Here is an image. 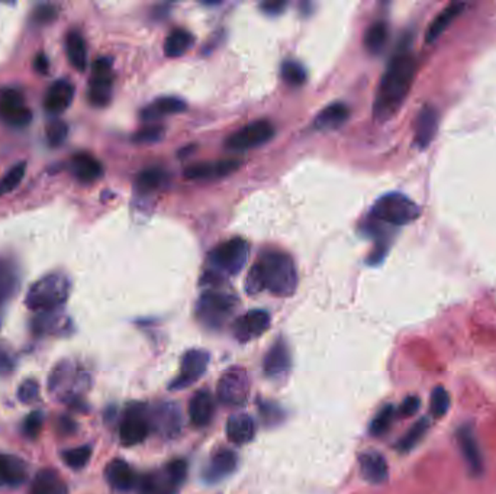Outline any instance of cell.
I'll return each instance as SVG.
<instances>
[{
    "mask_svg": "<svg viewBox=\"0 0 496 494\" xmlns=\"http://www.w3.org/2000/svg\"><path fill=\"white\" fill-rule=\"evenodd\" d=\"M291 364V351H289L287 344L283 340H277L264 357L263 369L267 377L277 379L287 374Z\"/></svg>",
    "mask_w": 496,
    "mask_h": 494,
    "instance_id": "obj_18",
    "label": "cell"
},
{
    "mask_svg": "<svg viewBox=\"0 0 496 494\" xmlns=\"http://www.w3.org/2000/svg\"><path fill=\"white\" fill-rule=\"evenodd\" d=\"M105 477L108 484L120 493H127L130 490H133L137 483L138 478L134 473V470L131 468V466L128 463H125L123 460H112L105 470Z\"/></svg>",
    "mask_w": 496,
    "mask_h": 494,
    "instance_id": "obj_21",
    "label": "cell"
},
{
    "mask_svg": "<svg viewBox=\"0 0 496 494\" xmlns=\"http://www.w3.org/2000/svg\"><path fill=\"white\" fill-rule=\"evenodd\" d=\"M187 475V463L173 460L140 481V494H177Z\"/></svg>",
    "mask_w": 496,
    "mask_h": 494,
    "instance_id": "obj_6",
    "label": "cell"
},
{
    "mask_svg": "<svg viewBox=\"0 0 496 494\" xmlns=\"http://www.w3.org/2000/svg\"><path fill=\"white\" fill-rule=\"evenodd\" d=\"M215 414V401L210 391L200 390L193 394L189 403V416L195 426L203 428L210 425Z\"/></svg>",
    "mask_w": 496,
    "mask_h": 494,
    "instance_id": "obj_24",
    "label": "cell"
},
{
    "mask_svg": "<svg viewBox=\"0 0 496 494\" xmlns=\"http://www.w3.org/2000/svg\"><path fill=\"white\" fill-rule=\"evenodd\" d=\"M451 400L448 391L443 386H437L433 393H431V400H430V411L433 418L440 419L447 415V411L450 409Z\"/></svg>",
    "mask_w": 496,
    "mask_h": 494,
    "instance_id": "obj_43",
    "label": "cell"
},
{
    "mask_svg": "<svg viewBox=\"0 0 496 494\" xmlns=\"http://www.w3.org/2000/svg\"><path fill=\"white\" fill-rule=\"evenodd\" d=\"M25 173H26L25 161H19L14 167H11L6 172V174L0 179V197L14 191L19 186V183L24 180Z\"/></svg>",
    "mask_w": 496,
    "mask_h": 494,
    "instance_id": "obj_40",
    "label": "cell"
},
{
    "mask_svg": "<svg viewBox=\"0 0 496 494\" xmlns=\"http://www.w3.org/2000/svg\"><path fill=\"white\" fill-rule=\"evenodd\" d=\"M39 396V384L33 379H26L18 389V399L25 404L33 403Z\"/></svg>",
    "mask_w": 496,
    "mask_h": 494,
    "instance_id": "obj_46",
    "label": "cell"
},
{
    "mask_svg": "<svg viewBox=\"0 0 496 494\" xmlns=\"http://www.w3.org/2000/svg\"><path fill=\"white\" fill-rule=\"evenodd\" d=\"M150 419L141 404H134L127 410L119 426V439L122 445L134 446L144 442L150 433Z\"/></svg>",
    "mask_w": 496,
    "mask_h": 494,
    "instance_id": "obj_11",
    "label": "cell"
},
{
    "mask_svg": "<svg viewBox=\"0 0 496 494\" xmlns=\"http://www.w3.org/2000/svg\"><path fill=\"white\" fill-rule=\"evenodd\" d=\"M29 494H68V488L56 471L43 470L35 475Z\"/></svg>",
    "mask_w": 496,
    "mask_h": 494,
    "instance_id": "obj_32",
    "label": "cell"
},
{
    "mask_svg": "<svg viewBox=\"0 0 496 494\" xmlns=\"http://www.w3.org/2000/svg\"><path fill=\"white\" fill-rule=\"evenodd\" d=\"M238 300L228 293L206 292L196 303V316L202 325L211 329L221 327L234 313Z\"/></svg>",
    "mask_w": 496,
    "mask_h": 494,
    "instance_id": "obj_7",
    "label": "cell"
},
{
    "mask_svg": "<svg viewBox=\"0 0 496 494\" xmlns=\"http://www.w3.org/2000/svg\"><path fill=\"white\" fill-rule=\"evenodd\" d=\"M193 46V35L185 28L173 29L164 43V54L170 58H177L186 54Z\"/></svg>",
    "mask_w": 496,
    "mask_h": 494,
    "instance_id": "obj_34",
    "label": "cell"
},
{
    "mask_svg": "<svg viewBox=\"0 0 496 494\" xmlns=\"http://www.w3.org/2000/svg\"><path fill=\"white\" fill-rule=\"evenodd\" d=\"M70 296V280L63 273H51L39 278L26 293L25 305L36 313H53L66 305Z\"/></svg>",
    "mask_w": 496,
    "mask_h": 494,
    "instance_id": "obj_3",
    "label": "cell"
},
{
    "mask_svg": "<svg viewBox=\"0 0 496 494\" xmlns=\"http://www.w3.org/2000/svg\"><path fill=\"white\" fill-rule=\"evenodd\" d=\"M238 464L235 452L231 449H218L212 456L210 464L203 471V478L208 483H219L221 480L229 477Z\"/></svg>",
    "mask_w": 496,
    "mask_h": 494,
    "instance_id": "obj_19",
    "label": "cell"
},
{
    "mask_svg": "<svg viewBox=\"0 0 496 494\" xmlns=\"http://www.w3.org/2000/svg\"><path fill=\"white\" fill-rule=\"evenodd\" d=\"M395 415H396V410L392 404L383 406L379 410V414L373 418V421H371V424H370V428H368L370 435L375 436V438L383 436L391 429L393 419H395Z\"/></svg>",
    "mask_w": 496,
    "mask_h": 494,
    "instance_id": "obj_39",
    "label": "cell"
},
{
    "mask_svg": "<svg viewBox=\"0 0 496 494\" xmlns=\"http://www.w3.org/2000/svg\"><path fill=\"white\" fill-rule=\"evenodd\" d=\"M370 216L378 222L403 226L421 216V208L402 193H388L373 204Z\"/></svg>",
    "mask_w": 496,
    "mask_h": 494,
    "instance_id": "obj_4",
    "label": "cell"
},
{
    "mask_svg": "<svg viewBox=\"0 0 496 494\" xmlns=\"http://www.w3.org/2000/svg\"><path fill=\"white\" fill-rule=\"evenodd\" d=\"M298 289V270L291 256L283 251L262 253L247 277V292L267 290L277 298L292 296Z\"/></svg>",
    "mask_w": 496,
    "mask_h": 494,
    "instance_id": "obj_2",
    "label": "cell"
},
{
    "mask_svg": "<svg viewBox=\"0 0 496 494\" xmlns=\"http://www.w3.org/2000/svg\"><path fill=\"white\" fill-rule=\"evenodd\" d=\"M360 474L370 484H382L389 477V467L381 452L367 451L358 458Z\"/></svg>",
    "mask_w": 496,
    "mask_h": 494,
    "instance_id": "obj_20",
    "label": "cell"
},
{
    "mask_svg": "<svg viewBox=\"0 0 496 494\" xmlns=\"http://www.w3.org/2000/svg\"><path fill=\"white\" fill-rule=\"evenodd\" d=\"M60 431L64 435H71L73 432H76V424L74 421L68 419V418H61L60 419Z\"/></svg>",
    "mask_w": 496,
    "mask_h": 494,
    "instance_id": "obj_53",
    "label": "cell"
},
{
    "mask_svg": "<svg viewBox=\"0 0 496 494\" xmlns=\"http://www.w3.org/2000/svg\"><path fill=\"white\" fill-rule=\"evenodd\" d=\"M274 137V127L269 120H256L242 127L227 140V148L231 151H247L269 142Z\"/></svg>",
    "mask_w": 496,
    "mask_h": 494,
    "instance_id": "obj_10",
    "label": "cell"
},
{
    "mask_svg": "<svg viewBox=\"0 0 496 494\" xmlns=\"http://www.w3.org/2000/svg\"><path fill=\"white\" fill-rule=\"evenodd\" d=\"M218 399L228 407L245 403L250 394V377L242 367H231L221 376L217 387Z\"/></svg>",
    "mask_w": 496,
    "mask_h": 494,
    "instance_id": "obj_8",
    "label": "cell"
},
{
    "mask_svg": "<svg viewBox=\"0 0 496 494\" xmlns=\"http://www.w3.org/2000/svg\"><path fill=\"white\" fill-rule=\"evenodd\" d=\"M389 29L385 22H375L364 35V46L370 54H381L388 43Z\"/></svg>",
    "mask_w": 496,
    "mask_h": 494,
    "instance_id": "obj_36",
    "label": "cell"
},
{
    "mask_svg": "<svg viewBox=\"0 0 496 494\" xmlns=\"http://www.w3.org/2000/svg\"><path fill=\"white\" fill-rule=\"evenodd\" d=\"M68 135V127L63 120H53L47 127V141L51 147H60Z\"/></svg>",
    "mask_w": 496,
    "mask_h": 494,
    "instance_id": "obj_44",
    "label": "cell"
},
{
    "mask_svg": "<svg viewBox=\"0 0 496 494\" xmlns=\"http://www.w3.org/2000/svg\"><path fill=\"white\" fill-rule=\"evenodd\" d=\"M154 422L160 433L165 436H175L180 431V410L176 407V404L164 403L155 410Z\"/></svg>",
    "mask_w": 496,
    "mask_h": 494,
    "instance_id": "obj_28",
    "label": "cell"
},
{
    "mask_svg": "<svg viewBox=\"0 0 496 494\" xmlns=\"http://www.w3.org/2000/svg\"><path fill=\"white\" fill-rule=\"evenodd\" d=\"M239 167L237 159H222L215 162H200L193 164L185 170V177L190 180H212L229 176Z\"/></svg>",
    "mask_w": 496,
    "mask_h": 494,
    "instance_id": "obj_17",
    "label": "cell"
},
{
    "mask_svg": "<svg viewBox=\"0 0 496 494\" xmlns=\"http://www.w3.org/2000/svg\"><path fill=\"white\" fill-rule=\"evenodd\" d=\"M91 457H92V448L89 445L77 446L63 452L64 464L73 470H81L83 467H86L88 463L91 461Z\"/></svg>",
    "mask_w": 496,
    "mask_h": 494,
    "instance_id": "obj_42",
    "label": "cell"
},
{
    "mask_svg": "<svg viewBox=\"0 0 496 494\" xmlns=\"http://www.w3.org/2000/svg\"><path fill=\"white\" fill-rule=\"evenodd\" d=\"M162 137H164V128L153 125L135 132V135L133 137V141L137 144H154L161 141Z\"/></svg>",
    "mask_w": 496,
    "mask_h": 494,
    "instance_id": "obj_45",
    "label": "cell"
},
{
    "mask_svg": "<svg viewBox=\"0 0 496 494\" xmlns=\"http://www.w3.org/2000/svg\"><path fill=\"white\" fill-rule=\"evenodd\" d=\"M74 99V86L68 80H57L48 89L46 99H44V107L50 115H60L64 110H67Z\"/></svg>",
    "mask_w": 496,
    "mask_h": 494,
    "instance_id": "obj_22",
    "label": "cell"
},
{
    "mask_svg": "<svg viewBox=\"0 0 496 494\" xmlns=\"http://www.w3.org/2000/svg\"><path fill=\"white\" fill-rule=\"evenodd\" d=\"M33 67L38 73L47 74L48 73V58L44 54H38L35 61H33Z\"/></svg>",
    "mask_w": 496,
    "mask_h": 494,
    "instance_id": "obj_52",
    "label": "cell"
},
{
    "mask_svg": "<svg viewBox=\"0 0 496 494\" xmlns=\"http://www.w3.org/2000/svg\"><path fill=\"white\" fill-rule=\"evenodd\" d=\"M465 4H451L443 12H440V15L433 21L431 26L427 31V43H434V41L450 26L453 21L465 12Z\"/></svg>",
    "mask_w": 496,
    "mask_h": 494,
    "instance_id": "obj_35",
    "label": "cell"
},
{
    "mask_svg": "<svg viewBox=\"0 0 496 494\" xmlns=\"http://www.w3.org/2000/svg\"><path fill=\"white\" fill-rule=\"evenodd\" d=\"M0 119L12 128H25L32 120V112L26 106L21 92L6 89L0 92Z\"/></svg>",
    "mask_w": 496,
    "mask_h": 494,
    "instance_id": "obj_13",
    "label": "cell"
},
{
    "mask_svg": "<svg viewBox=\"0 0 496 494\" xmlns=\"http://www.w3.org/2000/svg\"><path fill=\"white\" fill-rule=\"evenodd\" d=\"M456 439L470 474L473 477L482 475L485 471V463L473 428L470 425L462 426L456 433Z\"/></svg>",
    "mask_w": 496,
    "mask_h": 494,
    "instance_id": "obj_16",
    "label": "cell"
},
{
    "mask_svg": "<svg viewBox=\"0 0 496 494\" xmlns=\"http://www.w3.org/2000/svg\"><path fill=\"white\" fill-rule=\"evenodd\" d=\"M430 429V422L427 418L420 419L415 425H413L396 443V449L401 452V454H406V452L412 451L415 448L427 435Z\"/></svg>",
    "mask_w": 496,
    "mask_h": 494,
    "instance_id": "obj_38",
    "label": "cell"
},
{
    "mask_svg": "<svg viewBox=\"0 0 496 494\" xmlns=\"http://www.w3.org/2000/svg\"><path fill=\"white\" fill-rule=\"evenodd\" d=\"M167 173L162 169L151 167L138 174L135 180V187L140 193H153L167 183Z\"/></svg>",
    "mask_w": 496,
    "mask_h": 494,
    "instance_id": "obj_37",
    "label": "cell"
},
{
    "mask_svg": "<svg viewBox=\"0 0 496 494\" xmlns=\"http://www.w3.org/2000/svg\"><path fill=\"white\" fill-rule=\"evenodd\" d=\"M227 436L234 445H245L256 436V424L252 416L232 415L227 424Z\"/></svg>",
    "mask_w": 496,
    "mask_h": 494,
    "instance_id": "obj_26",
    "label": "cell"
},
{
    "mask_svg": "<svg viewBox=\"0 0 496 494\" xmlns=\"http://www.w3.org/2000/svg\"><path fill=\"white\" fill-rule=\"evenodd\" d=\"M43 424H44V416L41 411H32V414L25 419V424H24V433L33 439L39 435L41 429H43Z\"/></svg>",
    "mask_w": 496,
    "mask_h": 494,
    "instance_id": "obj_47",
    "label": "cell"
},
{
    "mask_svg": "<svg viewBox=\"0 0 496 494\" xmlns=\"http://www.w3.org/2000/svg\"><path fill=\"white\" fill-rule=\"evenodd\" d=\"M281 77H283L286 85L299 88V86L305 85L308 74H306V70L302 64H299L298 61L289 60V61H284L281 65Z\"/></svg>",
    "mask_w": 496,
    "mask_h": 494,
    "instance_id": "obj_41",
    "label": "cell"
},
{
    "mask_svg": "<svg viewBox=\"0 0 496 494\" xmlns=\"http://www.w3.org/2000/svg\"><path fill=\"white\" fill-rule=\"evenodd\" d=\"M270 315L266 310H250L239 316L234 323V337L241 342L262 337L270 327Z\"/></svg>",
    "mask_w": 496,
    "mask_h": 494,
    "instance_id": "obj_15",
    "label": "cell"
},
{
    "mask_svg": "<svg viewBox=\"0 0 496 494\" xmlns=\"http://www.w3.org/2000/svg\"><path fill=\"white\" fill-rule=\"evenodd\" d=\"M210 352L203 350H190L187 351L180 364V373L172 382V390H183L192 384H195L208 369L210 365Z\"/></svg>",
    "mask_w": 496,
    "mask_h": 494,
    "instance_id": "obj_12",
    "label": "cell"
},
{
    "mask_svg": "<svg viewBox=\"0 0 496 494\" xmlns=\"http://www.w3.org/2000/svg\"><path fill=\"white\" fill-rule=\"evenodd\" d=\"M113 93V68L108 57L98 58L92 65L88 99L95 107H106Z\"/></svg>",
    "mask_w": 496,
    "mask_h": 494,
    "instance_id": "obj_9",
    "label": "cell"
},
{
    "mask_svg": "<svg viewBox=\"0 0 496 494\" xmlns=\"http://www.w3.org/2000/svg\"><path fill=\"white\" fill-rule=\"evenodd\" d=\"M19 274L16 266L6 258H0V305L8 302L18 292Z\"/></svg>",
    "mask_w": 496,
    "mask_h": 494,
    "instance_id": "obj_33",
    "label": "cell"
},
{
    "mask_svg": "<svg viewBox=\"0 0 496 494\" xmlns=\"http://www.w3.org/2000/svg\"><path fill=\"white\" fill-rule=\"evenodd\" d=\"M421 407V400L418 396H408L402 404L399 406L398 411L396 414L401 416V418H410L417 414V411L420 410Z\"/></svg>",
    "mask_w": 496,
    "mask_h": 494,
    "instance_id": "obj_48",
    "label": "cell"
},
{
    "mask_svg": "<svg viewBox=\"0 0 496 494\" xmlns=\"http://www.w3.org/2000/svg\"><path fill=\"white\" fill-rule=\"evenodd\" d=\"M81 374L76 367L66 361L56 365L48 380L50 391L60 399H74L78 394V387H81Z\"/></svg>",
    "mask_w": 496,
    "mask_h": 494,
    "instance_id": "obj_14",
    "label": "cell"
},
{
    "mask_svg": "<svg viewBox=\"0 0 496 494\" xmlns=\"http://www.w3.org/2000/svg\"><path fill=\"white\" fill-rule=\"evenodd\" d=\"M26 478L25 464L9 456H0V487H18Z\"/></svg>",
    "mask_w": 496,
    "mask_h": 494,
    "instance_id": "obj_30",
    "label": "cell"
},
{
    "mask_svg": "<svg viewBox=\"0 0 496 494\" xmlns=\"http://www.w3.org/2000/svg\"><path fill=\"white\" fill-rule=\"evenodd\" d=\"M350 117V109L344 103H331L315 117L314 127L318 131H333L340 128Z\"/></svg>",
    "mask_w": 496,
    "mask_h": 494,
    "instance_id": "obj_27",
    "label": "cell"
},
{
    "mask_svg": "<svg viewBox=\"0 0 496 494\" xmlns=\"http://www.w3.org/2000/svg\"><path fill=\"white\" fill-rule=\"evenodd\" d=\"M71 172L81 183H95L103 176V167L99 159L88 152H78L71 158Z\"/></svg>",
    "mask_w": 496,
    "mask_h": 494,
    "instance_id": "obj_23",
    "label": "cell"
},
{
    "mask_svg": "<svg viewBox=\"0 0 496 494\" xmlns=\"http://www.w3.org/2000/svg\"><path fill=\"white\" fill-rule=\"evenodd\" d=\"M183 110H186V103L182 99L173 98V96H165V98H158L157 100L150 103L141 112V117L145 122H153L158 117L180 113Z\"/></svg>",
    "mask_w": 496,
    "mask_h": 494,
    "instance_id": "obj_29",
    "label": "cell"
},
{
    "mask_svg": "<svg viewBox=\"0 0 496 494\" xmlns=\"http://www.w3.org/2000/svg\"><path fill=\"white\" fill-rule=\"evenodd\" d=\"M417 74V60L409 51H399L389 63L376 92L373 115L378 120L392 119L403 105Z\"/></svg>",
    "mask_w": 496,
    "mask_h": 494,
    "instance_id": "obj_1",
    "label": "cell"
},
{
    "mask_svg": "<svg viewBox=\"0 0 496 494\" xmlns=\"http://www.w3.org/2000/svg\"><path fill=\"white\" fill-rule=\"evenodd\" d=\"M12 369H14V361L11 355L6 351L0 350V376L9 374Z\"/></svg>",
    "mask_w": 496,
    "mask_h": 494,
    "instance_id": "obj_50",
    "label": "cell"
},
{
    "mask_svg": "<svg viewBox=\"0 0 496 494\" xmlns=\"http://www.w3.org/2000/svg\"><path fill=\"white\" fill-rule=\"evenodd\" d=\"M284 8H286L284 2H266L262 5L263 12L267 15H279L283 12Z\"/></svg>",
    "mask_w": 496,
    "mask_h": 494,
    "instance_id": "obj_51",
    "label": "cell"
},
{
    "mask_svg": "<svg viewBox=\"0 0 496 494\" xmlns=\"http://www.w3.org/2000/svg\"><path fill=\"white\" fill-rule=\"evenodd\" d=\"M66 54L77 71H85L88 65V48L85 38L78 31H70L66 36Z\"/></svg>",
    "mask_w": 496,
    "mask_h": 494,
    "instance_id": "obj_31",
    "label": "cell"
},
{
    "mask_svg": "<svg viewBox=\"0 0 496 494\" xmlns=\"http://www.w3.org/2000/svg\"><path fill=\"white\" fill-rule=\"evenodd\" d=\"M56 15H57L56 8H53L50 5H43V6H39V8L35 9L33 21L38 25H44V23L51 22L56 18Z\"/></svg>",
    "mask_w": 496,
    "mask_h": 494,
    "instance_id": "obj_49",
    "label": "cell"
},
{
    "mask_svg": "<svg viewBox=\"0 0 496 494\" xmlns=\"http://www.w3.org/2000/svg\"><path fill=\"white\" fill-rule=\"evenodd\" d=\"M438 131V112L433 106H424L415 122V144L423 149L435 138Z\"/></svg>",
    "mask_w": 496,
    "mask_h": 494,
    "instance_id": "obj_25",
    "label": "cell"
},
{
    "mask_svg": "<svg viewBox=\"0 0 496 494\" xmlns=\"http://www.w3.org/2000/svg\"><path fill=\"white\" fill-rule=\"evenodd\" d=\"M250 254V243L242 238H232L214 248L210 254L211 277L237 275L245 267Z\"/></svg>",
    "mask_w": 496,
    "mask_h": 494,
    "instance_id": "obj_5",
    "label": "cell"
}]
</instances>
